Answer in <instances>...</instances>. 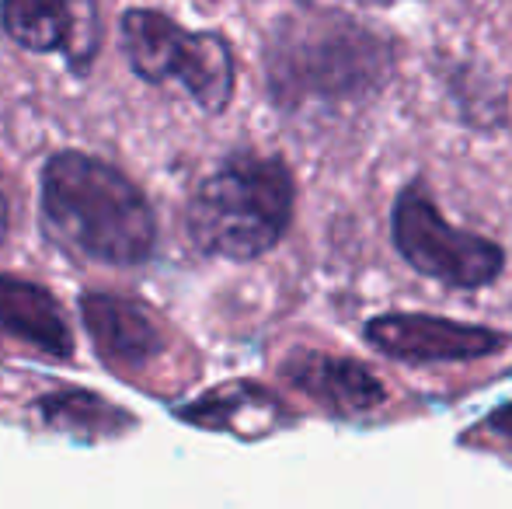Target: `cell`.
<instances>
[{"label":"cell","mask_w":512,"mask_h":509,"mask_svg":"<svg viewBox=\"0 0 512 509\" xmlns=\"http://www.w3.org/2000/svg\"><path fill=\"white\" fill-rule=\"evenodd\" d=\"M42 224L56 245L108 265L154 252L157 224L143 192L119 168L63 150L42 171Z\"/></svg>","instance_id":"cell-1"},{"label":"cell","mask_w":512,"mask_h":509,"mask_svg":"<svg viewBox=\"0 0 512 509\" xmlns=\"http://www.w3.org/2000/svg\"><path fill=\"white\" fill-rule=\"evenodd\" d=\"M81 311L91 342L112 367H143L161 353V328L136 300L115 293H88Z\"/></svg>","instance_id":"cell-9"},{"label":"cell","mask_w":512,"mask_h":509,"mask_svg":"<svg viewBox=\"0 0 512 509\" xmlns=\"http://www.w3.org/2000/svg\"><path fill=\"white\" fill-rule=\"evenodd\" d=\"M366 342L401 363H471L499 353L506 335L432 314H380L366 325Z\"/></svg>","instance_id":"cell-6"},{"label":"cell","mask_w":512,"mask_h":509,"mask_svg":"<svg viewBox=\"0 0 512 509\" xmlns=\"http://www.w3.org/2000/svg\"><path fill=\"white\" fill-rule=\"evenodd\" d=\"M293 217V178L283 161L237 154L189 203V234L206 255L251 262L272 252Z\"/></svg>","instance_id":"cell-3"},{"label":"cell","mask_w":512,"mask_h":509,"mask_svg":"<svg viewBox=\"0 0 512 509\" xmlns=\"http://www.w3.org/2000/svg\"><path fill=\"white\" fill-rule=\"evenodd\" d=\"M0 332L60 360L74 353L67 318L56 307V300L42 286L25 283V279L0 276Z\"/></svg>","instance_id":"cell-10"},{"label":"cell","mask_w":512,"mask_h":509,"mask_svg":"<svg viewBox=\"0 0 512 509\" xmlns=\"http://www.w3.org/2000/svg\"><path fill=\"white\" fill-rule=\"evenodd\" d=\"M4 28L32 53H63L74 70H84L102 46V18L95 0H4Z\"/></svg>","instance_id":"cell-7"},{"label":"cell","mask_w":512,"mask_h":509,"mask_svg":"<svg viewBox=\"0 0 512 509\" xmlns=\"http://www.w3.org/2000/svg\"><path fill=\"white\" fill-rule=\"evenodd\" d=\"M485 426L492 429L495 436H506V440H512V405L495 408V412L488 415V422H485Z\"/></svg>","instance_id":"cell-13"},{"label":"cell","mask_w":512,"mask_h":509,"mask_svg":"<svg viewBox=\"0 0 512 509\" xmlns=\"http://www.w3.org/2000/svg\"><path fill=\"white\" fill-rule=\"evenodd\" d=\"M4 234H7V203H4V192H0V245H4Z\"/></svg>","instance_id":"cell-14"},{"label":"cell","mask_w":512,"mask_h":509,"mask_svg":"<svg viewBox=\"0 0 512 509\" xmlns=\"http://www.w3.org/2000/svg\"><path fill=\"white\" fill-rule=\"evenodd\" d=\"M391 46L345 14L283 21L269 46V81L279 102H363L391 77Z\"/></svg>","instance_id":"cell-2"},{"label":"cell","mask_w":512,"mask_h":509,"mask_svg":"<svg viewBox=\"0 0 512 509\" xmlns=\"http://www.w3.org/2000/svg\"><path fill=\"white\" fill-rule=\"evenodd\" d=\"M283 377L317 405H324L335 415H366L373 408L384 405L387 391L380 377L370 367L349 360V356H331L314 353V349H300L283 363Z\"/></svg>","instance_id":"cell-8"},{"label":"cell","mask_w":512,"mask_h":509,"mask_svg":"<svg viewBox=\"0 0 512 509\" xmlns=\"http://www.w3.org/2000/svg\"><path fill=\"white\" fill-rule=\"evenodd\" d=\"M244 419H255L258 426L269 433L272 426L279 422L283 408L276 405L272 394H265L262 387H251V384H234V387H223V391H213L209 398L199 401L196 408L189 412V419L206 422V426H220V429H234V433H244Z\"/></svg>","instance_id":"cell-11"},{"label":"cell","mask_w":512,"mask_h":509,"mask_svg":"<svg viewBox=\"0 0 512 509\" xmlns=\"http://www.w3.org/2000/svg\"><path fill=\"white\" fill-rule=\"evenodd\" d=\"M122 53L143 81L178 84L203 112H223L234 95V56L216 32H185L157 11H129Z\"/></svg>","instance_id":"cell-4"},{"label":"cell","mask_w":512,"mask_h":509,"mask_svg":"<svg viewBox=\"0 0 512 509\" xmlns=\"http://www.w3.org/2000/svg\"><path fill=\"white\" fill-rule=\"evenodd\" d=\"M391 238L415 272L457 290H478L499 279L506 255L495 241L446 224L429 189L408 185L394 203Z\"/></svg>","instance_id":"cell-5"},{"label":"cell","mask_w":512,"mask_h":509,"mask_svg":"<svg viewBox=\"0 0 512 509\" xmlns=\"http://www.w3.org/2000/svg\"><path fill=\"white\" fill-rule=\"evenodd\" d=\"M46 412H49V419L60 422V426H70V429L98 426L102 429L108 405H102L98 398H91V394H60V398L46 401Z\"/></svg>","instance_id":"cell-12"}]
</instances>
